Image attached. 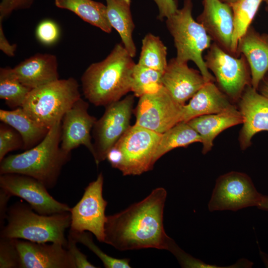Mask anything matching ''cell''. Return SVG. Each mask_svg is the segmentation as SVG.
I'll use <instances>...</instances> for the list:
<instances>
[{"instance_id":"10","label":"cell","mask_w":268,"mask_h":268,"mask_svg":"<svg viewBox=\"0 0 268 268\" xmlns=\"http://www.w3.org/2000/svg\"><path fill=\"white\" fill-rule=\"evenodd\" d=\"M104 178L102 173L85 188L80 201L70 210V230L74 232L88 231L100 242L104 241V227L107 219V201L103 197Z\"/></svg>"},{"instance_id":"6","label":"cell","mask_w":268,"mask_h":268,"mask_svg":"<svg viewBox=\"0 0 268 268\" xmlns=\"http://www.w3.org/2000/svg\"><path fill=\"white\" fill-rule=\"evenodd\" d=\"M80 98L75 79H59L32 89L21 107L32 119L50 129Z\"/></svg>"},{"instance_id":"19","label":"cell","mask_w":268,"mask_h":268,"mask_svg":"<svg viewBox=\"0 0 268 268\" xmlns=\"http://www.w3.org/2000/svg\"><path fill=\"white\" fill-rule=\"evenodd\" d=\"M56 57L38 53L26 59L12 70L25 86L33 89L59 79Z\"/></svg>"},{"instance_id":"7","label":"cell","mask_w":268,"mask_h":268,"mask_svg":"<svg viewBox=\"0 0 268 268\" xmlns=\"http://www.w3.org/2000/svg\"><path fill=\"white\" fill-rule=\"evenodd\" d=\"M161 134L135 125L130 127L114 145L122 154L118 169L123 175H139L152 169Z\"/></svg>"},{"instance_id":"21","label":"cell","mask_w":268,"mask_h":268,"mask_svg":"<svg viewBox=\"0 0 268 268\" xmlns=\"http://www.w3.org/2000/svg\"><path fill=\"white\" fill-rule=\"evenodd\" d=\"M238 51L243 53L249 65L251 85L257 90L268 71V36L249 29L239 40Z\"/></svg>"},{"instance_id":"39","label":"cell","mask_w":268,"mask_h":268,"mask_svg":"<svg viewBox=\"0 0 268 268\" xmlns=\"http://www.w3.org/2000/svg\"><path fill=\"white\" fill-rule=\"evenodd\" d=\"M2 21L0 20V49L8 56L13 57L17 46L16 44H10L6 39L3 31Z\"/></svg>"},{"instance_id":"36","label":"cell","mask_w":268,"mask_h":268,"mask_svg":"<svg viewBox=\"0 0 268 268\" xmlns=\"http://www.w3.org/2000/svg\"><path fill=\"white\" fill-rule=\"evenodd\" d=\"M77 243L75 240L68 234L67 249L74 262L76 268H97L87 260V256L82 253L77 247Z\"/></svg>"},{"instance_id":"20","label":"cell","mask_w":268,"mask_h":268,"mask_svg":"<svg viewBox=\"0 0 268 268\" xmlns=\"http://www.w3.org/2000/svg\"><path fill=\"white\" fill-rule=\"evenodd\" d=\"M235 109L229 98L214 82H206L188 104L183 105L181 122H187L202 115L223 113Z\"/></svg>"},{"instance_id":"35","label":"cell","mask_w":268,"mask_h":268,"mask_svg":"<svg viewBox=\"0 0 268 268\" xmlns=\"http://www.w3.org/2000/svg\"><path fill=\"white\" fill-rule=\"evenodd\" d=\"M59 34V29L56 24L49 20L41 22L36 30L38 39L46 45H50L56 42Z\"/></svg>"},{"instance_id":"17","label":"cell","mask_w":268,"mask_h":268,"mask_svg":"<svg viewBox=\"0 0 268 268\" xmlns=\"http://www.w3.org/2000/svg\"><path fill=\"white\" fill-rule=\"evenodd\" d=\"M202 3L203 11L198 21L216 44L232 53L234 20L231 6L220 0H203Z\"/></svg>"},{"instance_id":"34","label":"cell","mask_w":268,"mask_h":268,"mask_svg":"<svg viewBox=\"0 0 268 268\" xmlns=\"http://www.w3.org/2000/svg\"><path fill=\"white\" fill-rule=\"evenodd\" d=\"M168 251H170L176 257L182 267L217 268L214 266L206 264L186 254L177 245L173 240L170 245Z\"/></svg>"},{"instance_id":"29","label":"cell","mask_w":268,"mask_h":268,"mask_svg":"<svg viewBox=\"0 0 268 268\" xmlns=\"http://www.w3.org/2000/svg\"><path fill=\"white\" fill-rule=\"evenodd\" d=\"M137 64L162 73L164 72L168 64L167 48L159 37L151 33L144 36Z\"/></svg>"},{"instance_id":"45","label":"cell","mask_w":268,"mask_h":268,"mask_svg":"<svg viewBox=\"0 0 268 268\" xmlns=\"http://www.w3.org/2000/svg\"><path fill=\"white\" fill-rule=\"evenodd\" d=\"M266 0V1H268V0Z\"/></svg>"},{"instance_id":"42","label":"cell","mask_w":268,"mask_h":268,"mask_svg":"<svg viewBox=\"0 0 268 268\" xmlns=\"http://www.w3.org/2000/svg\"><path fill=\"white\" fill-rule=\"evenodd\" d=\"M257 207L261 209L268 211V196L263 195L262 200Z\"/></svg>"},{"instance_id":"30","label":"cell","mask_w":268,"mask_h":268,"mask_svg":"<svg viewBox=\"0 0 268 268\" xmlns=\"http://www.w3.org/2000/svg\"><path fill=\"white\" fill-rule=\"evenodd\" d=\"M162 73L135 64L133 71L131 91L134 96L155 92L162 87Z\"/></svg>"},{"instance_id":"4","label":"cell","mask_w":268,"mask_h":268,"mask_svg":"<svg viewBox=\"0 0 268 268\" xmlns=\"http://www.w3.org/2000/svg\"><path fill=\"white\" fill-rule=\"evenodd\" d=\"M7 224L0 229V237L36 243H58L67 248V229L70 227V212L43 215L28 204L16 202L8 207Z\"/></svg>"},{"instance_id":"13","label":"cell","mask_w":268,"mask_h":268,"mask_svg":"<svg viewBox=\"0 0 268 268\" xmlns=\"http://www.w3.org/2000/svg\"><path fill=\"white\" fill-rule=\"evenodd\" d=\"M0 188L11 196L25 200L40 214L70 212L71 209L67 204L55 200L44 185L30 176L17 173L0 175Z\"/></svg>"},{"instance_id":"28","label":"cell","mask_w":268,"mask_h":268,"mask_svg":"<svg viewBox=\"0 0 268 268\" xmlns=\"http://www.w3.org/2000/svg\"><path fill=\"white\" fill-rule=\"evenodd\" d=\"M23 85L14 73L12 68L0 69V98L11 108L21 107L31 90Z\"/></svg>"},{"instance_id":"25","label":"cell","mask_w":268,"mask_h":268,"mask_svg":"<svg viewBox=\"0 0 268 268\" xmlns=\"http://www.w3.org/2000/svg\"><path fill=\"white\" fill-rule=\"evenodd\" d=\"M58 8L68 10L84 21L110 33L112 27L107 15L106 5L93 0H54Z\"/></svg>"},{"instance_id":"41","label":"cell","mask_w":268,"mask_h":268,"mask_svg":"<svg viewBox=\"0 0 268 268\" xmlns=\"http://www.w3.org/2000/svg\"><path fill=\"white\" fill-rule=\"evenodd\" d=\"M258 89L259 90L260 93L268 98V77L265 78L264 77L261 81Z\"/></svg>"},{"instance_id":"31","label":"cell","mask_w":268,"mask_h":268,"mask_svg":"<svg viewBox=\"0 0 268 268\" xmlns=\"http://www.w3.org/2000/svg\"><path fill=\"white\" fill-rule=\"evenodd\" d=\"M70 235L77 243L87 247L102 262L106 268H129L130 260L127 258L117 259L104 253L93 242L91 234L85 231L74 232L69 230Z\"/></svg>"},{"instance_id":"9","label":"cell","mask_w":268,"mask_h":268,"mask_svg":"<svg viewBox=\"0 0 268 268\" xmlns=\"http://www.w3.org/2000/svg\"><path fill=\"white\" fill-rule=\"evenodd\" d=\"M263 196L247 174L232 171L217 179L208 207L210 211H237L258 206Z\"/></svg>"},{"instance_id":"1","label":"cell","mask_w":268,"mask_h":268,"mask_svg":"<svg viewBox=\"0 0 268 268\" xmlns=\"http://www.w3.org/2000/svg\"><path fill=\"white\" fill-rule=\"evenodd\" d=\"M166 190H153L142 201L107 216L104 243L119 251L155 248L168 250L172 241L165 233L163 211Z\"/></svg>"},{"instance_id":"12","label":"cell","mask_w":268,"mask_h":268,"mask_svg":"<svg viewBox=\"0 0 268 268\" xmlns=\"http://www.w3.org/2000/svg\"><path fill=\"white\" fill-rule=\"evenodd\" d=\"M182 106L163 86L155 92L139 97L134 125L162 134L181 122Z\"/></svg>"},{"instance_id":"26","label":"cell","mask_w":268,"mask_h":268,"mask_svg":"<svg viewBox=\"0 0 268 268\" xmlns=\"http://www.w3.org/2000/svg\"><path fill=\"white\" fill-rule=\"evenodd\" d=\"M201 142L199 134L187 122H180L162 134L153 158L155 163L171 150L186 147L195 143Z\"/></svg>"},{"instance_id":"38","label":"cell","mask_w":268,"mask_h":268,"mask_svg":"<svg viewBox=\"0 0 268 268\" xmlns=\"http://www.w3.org/2000/svg\"><path fill=\"white\" fill-rule=\"evenodd\" d=\"M156 3L159 15L157 18L163 20L174 14L178 9L177 2L176 0H153Z\"/></svg>"},{"instance_id":"27","label":"cell","mask_w":268,"mask_h":268,"mask_svg":"<svg viewBox=\"0 0 268 268\" xmlns=\"http://www.w3.org/2000/svg\"><path fill=\"white\" fill-rule=\"evenodd\" d=\"M263 0H237L229 4L232 10L234 20L232 53L237 52L239 41L249 29Z\"/></svg>"},{"instance_id":"32","label":"cell","mask_w":268,"mask_h":268,"mask_svg":"<svg viewBox=\"0 0 268 268\" xmlns=\"http://www.w3.org/2000/svg\"><path fill=\"white\" fill-rule=\"evenodd\" d=\"M24 142L20 134L3 122L0 124V161L10 151L23 149Z\"/></svg>"},{"instance_id":"18","label":"cell","mask_w":268,"mask_h":268,"mask_svg":"<svg viewBox=\"0 0 268 268\" xmlns=\"http://www.w3.org/2000/svg\"><path fill=\"white\" fill-rule=\"evenodd\" d=\"M162 82L173 99L183 105L206 82L201 72L189 67L187 63L173 58L162 74Z\"/></svg>"},{"instance_id":"23","label":"cell","mask_w":268,"mask_h":268,"mask_svg":"<svg viewBox=\"0 0 268 268\" xmlns=\"http://www.w3.org/2000/svg\"><path fill=\"white\" fill-rule=\"evenodd\" d=\"M0 120L13 128L20 134L24 142L23 150H25L40 142L50 129L32 119L22 107L10 111L0 109Z\"/></svg>"},{"instance_id":"22","label":"cell","mask_w":268,"mask_h":268,"mask_svg":"<svg viewBox=\"0 0 268 268\" xmlns=\"http://www.w3.org/2000/svg\"><path fill=\"white\" fill-rule=\"evenodd\" d=\"M200 135L202 153H207L212 148L215 138L225 130L242 124L243 118L237 109L227 112L202 115L187 122Z\"/></svg>"},{"instance_id":"37","label":"cell","mask_w":268,"mask_h":268,"mask_svg":"<svg viewBox=\"0 0 268 268\" xmlns=\"http://www.w3.org/2000/svg\"><path fill=\"white\" fill-rule=\"evenodd\" d=\"M34 0H1L0 3V20L9 16L13 11L29 8Z\"/></svg>"},{"instance_id":"5","label":"cell","mask_w":268,"mask_h":268,"mask_svg":"<svg viewBox=\"0 0 268 268\" xmlns=\"http://www.w3.org/2000/svg\"><path fill=\"white\" fill-rule=\"evenodd\" d=\"M192 0H185L181 9L166 19L167 27L172 36L179 62H193L206 82L215 79L202 58L203 52L211 46V38L203 26L195 21L192 14Z\"/></svg>"},{"instance_id":"44","label":"cell","mask_w":268,"mask_h":268,"mask_svg":"<svg viewBox=\"0 0 268 268\" xmlns=\"http://www.w3.org/2000/svg\"><path fill=\"white\" fill-rule=\"evenodd\" d=\"M267 6H266V9L268 11V1H267Z\"/></svg>"},{"instance_id":"3","label":"cell","mask_w":268,"mask_h":268,"mask_svg":"<svg viewBox=\"0 0 268 268\" xmlns=\"http://www.w3.org/2000/svg\"><path fill=\"white\" fill-rule=\"evenodd\" d=\"M62 121L56 123L37 145L23 152L9 155L0 161V175L17 173L33 177L48 189L56 185L70 153L61 147Z\"/></svg>"},{"instance_id":"40","label":"cell","mask_w":268,"mask_h":268,"mask_svg":"<svg viewBox=\"0 0 268 268\" xmlns=\"http://www.w3.org/2000/svg\"><path fill=\"white\" fill-rule=\"evenodd\" d=\"M11 196L3 190H0V229L4 226V220L6 218L8 209L7 203Z\"/></svg>"},{"instance_id":"11","label":"cell","mask_w":268,"mask_h":268,"mask_svg":"<svg viewBox=\"0 0 268 268\" xmlns=\"http://www.w3.org/2000/svg\"><path fill=\"white\" fill-rule=\"evenodd\" d=\"M205 63L214 73L222 91L232 100H240L251 78L243 57L237 58L216 43L209 47Z\"/></svg>"},{"instance_id":"33","label":"cell","mask_w":268,"mask_h":268,"mask_svg":"<svg viewBox=\"0 0 268 268\" xmlns=\"http://www.w3.org/2000/svg\"><path fill=\"white\" fill-rule=\"evenodd\" d=\"M20 260L15 239L0 237V268H20Z\"/></svg>"},{"instance_id":"24","label":"cell","mask_w":268,"mask_h":268,"mask_svg":"<svg viewBox=\"0 0 268 268\" xmlns=\"http://www.w3.org/2000/svg\"><path fill=\"white\" fill-rule=\"evenodd\" d=\"M107 15L112 28L120 35L122 43L133 58L136 55V47L132 34L134 24L131 12V0H105Z\"/></svg>"},{"instance_id":"15","label":"cell","mask_w":268,"mask_h":268,"mask_svg":"<svg viewBox=\"0 0 268 268\" xmlns=\"http://www.w3.org/2000/svg\"><path fill=\"white\" fill-rule=\"evenodd\" d=\"M20 268H76L67 249L58 243H36L15 239Z\"/></svg>"},{"instance_id":"14","label":"cell","mask_w":268,"mask_h":268,"mask_svg":"<svg viewBox=\"0 0 268 268\" xmlns=\"http://www.w3.org/2000/svg\"><path fill=\"white\" fill-rule=\"evenodd\" d=\"M88 103L80 98L63 117L61 147L67 153L82 145L94 154L91 131L97 119L88 113Z\"/></svg>"},{"instance_id":"8","label":"cell","mask_w":268,"mask_h":268,"mask_svg":"<svg viewBox=\"0 0 268 268\" xmlns=\"http://www.w3.org/2000/svg\"><path fill=\"white\" fill-rule=\"evenodd\" d=\"M134 95L106 106L103 116L92 129L94 157L97 166L106 159L107 153L130 128Z\"/></svg>"},{"instance_id":"16","label":"cell","mask_w":268,"mask_h":268,"mask_svg":"<svg viewBox=\"0 0 268 268\" xmlns=\"http://www.w3.org/2000/svg\"><path fill=\"white\" fill-rule=\"evenodd\" d=\"M239 111L243 118V127L239 141L242 150L250 146L257 133L268 131V98L259 93L251 85L243 92L239 102Z\"/></svg>"},{"instance_id":"43","label":"cell","mask_w":268,"mask_h":268,"mask_svg":"<svg viewBox=\"0 0 268 268\" xmlns=\"http://www.w3.org/2000/svg\"><path fill=\"white\" fill-rule=\"evenodd\" d=\"M220 0L228 4H230L235 2L237 0Z\"/></svg>"},{"instance_id":"2","label":"cell","mask_w":268,"mask_h":268,"mask_svg":"<svg viewBox=\"0 0 268 268\" xmlns=\"http://www.w3.org/2000/svg\"><path fill=\"white\" fill-rule=\"evenodd\" d=\"M133 58L119 43L105 59L90 65L81 77L85 98L96 106H106L131 91Z\"/></svg>"}]
</instances>
